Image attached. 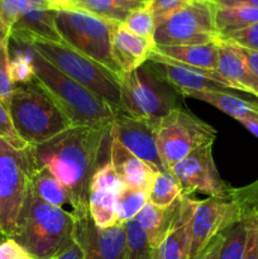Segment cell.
<instances>
[{
    "label": "cell",
    "instance_id": "6da1fadb",
    "mask_svg": "<svg viewBox=\"0 0 258 259\" xmlns=\"http://www.w3.org/2000/svg\"><path fill=\"white\" fill-rule=\"evenodd\" d=\"M110 129L71 126L46 143L30 146L33 159L47 169L89 210L90 181L101 166V154L110 146Z\"/></svg>",
    "mask_w": 258,
    "mask_h": 259
},
{
    "label": "cell",
    "instance_id": "7a4b0ae2",
    "mask_svg": "<svg viewBox=\"0 0 258 259\" xmlns=\"http://www.w3.org/2000/svg\"><path fill=\"white\" fill-rule=\"evenodd\" d=\"M32 61L35 75L33 82L60 106L73 126L111 128L116 110L110 104L61 72L33 48Z\"/></svg>",
    "mask_w": 258,
    "mask_h": 259
},
{
    "label": "cell",
    "instance_id": "3957f363",
    "mask_svg": "<svg viewBox=\"0 0 258 259\" xmlns=\"http://www.w3.org/2000/svg\"><path fill=\"white\" fill-rule=\"evenodd\" d=\"M8 109L15 131L28 146L46 143L73 126L60 106L34 82L15 86Z\"/></svg>",
    "mask_w": 258,
    "mask_h": 259
},
{
    "label": "cell",
    "instance_id": "277c9868",
    "mask_svg": "<svg viewBox=\"0 0 258 259\" xmlns=\"http://www.w3.org/2000/svg\"><path fill=\"white\" fill-rule=\"evenodd\" d=\"M75 219L40 200L30 189L17 240L35 259H50L71 240Z\"/></svg>",
    "mask_w": 258,
    "mask_h": 259
},
{
    "label": "cell",
    "instance_id": "5b68a950",
    "mask_svg": "<svg viewBox=\"0 0 258 259\" xmlns=\"http://www.w3.org/2000/svg\"><path fill=\"white\" fill-rule=\"evenodd\" d=\"M23 45L30 46L61 72L105 100L115 110H123L119 76L105 66L81 55L65 43L29 40L23 42Z\"/></svg>",
    "mask_w": 258,
    "mask_h": 259
},
{
    "label": "cell",
    "instance_id": "8992f818",
    "mask_svg": "<svg viewBox=\"0 0 258 259\" xmlns=\"http://www.w3.org/2000/svg\"><path fill=\"white\" fill-rule=\"evenodd\" d=\"M30 146L18 149L0 138V234L14 238L30 194Z\"/></svg>",
    "mask_w": 258,
    "mask_h": 259
},
{
    "label": "cell",
    "instance_id": "52a82bcc",
    "mask_svg": "<svg viewBox=\"0 0 258 259\" xmlns=\"http://www.w3.org/2000/svg\"><path fill=\"white\" fill-rule=\"evenodd\" d=\"M114 25L115 23L76 8L56 10V27L62 42L120 76L113 56Z\"/></svg>",
    "mask_w": 258,
    "mask_h": 259
},
{
    "label": "cell",
    "instance_id": "ba28073f",
    "mask_svg": "<svg viewBox=\"0 0 258 259\" xmlns=\"http://www.w3.org/2000/svg\"><path fill=\"white\" fill-rule=\"evenodd\" d=\"M156 136L159 158L169 171L195 149L214 143L217 131L192 114L175 108L159 119Z\"/></svg>",
    "mask_w": 258,
    "mask_h": 259
},
{
    "label": "cell",
    "instance_id": "9c48e42d",
    "mask_svg": "<svg viewBox=\"0 0 258 259\" xmlns=\"http://www.w3.org/2000/svg\"><path fill=\"white\" fill-rule=\"evenodd\" d=\"M217 5L211 0H191L156 24V47L205 45L220 39L215 25Z\"/></svg>",
    "mask_w": 258,
    "mask_h": 259
},
{
    "label": "cell",
    "instance_id": "30bf717a",
    "mask_svg": "<svg viewBox=\"0 0 258 259\" xmlns=\"http://www.w3.org/2000/svg\"><path fill=\"white\" fill-rule=\"evenodd\" d=\"M121 109L138 118L158 123L162 116L175 109L168 94L148 70L139 67L119 76Z\"/></svg>",
    "mask_w": 258,
    "mask_h": 259
},
{
    "label": "cell",
    "instance_id": "8fae6325",
    "mask_svg": "<svg viewBox=\"0 0 258 259\" xmlns=\"http://www.w3.org/2000/svg\"><path fill=\"white\" fill-rule=\"evenodd\" d=\"M212 144L200 147L185 157L169 171L177 177L184 190V196L192 192L209 195V197L230 200L233 190L220 177L212 158Z\"/></svg>",
    "mask_w": 258,
    "mask_h": 259
},
{
    "label": "cell",
    "instance_id": "7c38bea8",
    "mask_svg": "<svg viewBox=\"0 0 258 259\" xmlns=\"http://www.w3.org/2000/svg\"><path fill=\"white\" fill-rule=\"evenodd\" d=\"M240 218V210L235 201L209 197L197 201L190 222L189 259H200L210 243L228 225Z\"/></svg>",
    "mask_w": 258,
    "mask_h": 259
},
{
    "label": "cell",
    "instance_id": "4fadbf2b",
    "mask_svg": "<svg viewBox=\"0 0 258 259\" xmlns=\"http://www.w3.org/2000/svg\"><path fill=\"white\" fill-rule=\"evenodd\" d=\"M157 123L116 110L111 123V137L126 151L148 164L156 174L166 171L159 158L156 136Z\"/></svg>",
    "mask_w": 258,
    "mask_h": 259
},
{
    "label": "cell",
    "instance_id": "5bb4252c",
    "mask_svg": "<svg viewBox=\"0 0 258 259\" xmlns=\"http://www.w3.org/2000/svg\"><path fill=\"white\" fill-rule=\"evenodd\" d=\"M72 238L83 250V259H125V228L116 224L98 228L90 215L76 220Z\"/></svg>",
    "mask_w": 258,
    "mask_h": 259
},
{
    "label": "cell",
    "instance_id": "9a60e30c",
    "mask_svg": "<svg viewBox=\"0 0 258 259\" xmlns=\"http://www.w3.org/2000/svg\"><path fill=\"white\" fill-rule=\"evenodd\" d=\"M157 68V73L181 91H225L233 90L232 86L212 70L192 67L167 58L152 51L149 60Z\"/></svg>",
    "mask_w": 258,
    "mask_h": 259
},
{
    "label": "cell",
    "instance_id": "2e32d148",
    "mask_svg": "<svg viewBox=\"0 0 258 259\" xmlns=\"http://www.w3.org/2000/svg\"><path fill=\"white\" fill-rule=\"evenodd\" d=\"M30 189L40 200L71 215L75 222L89 215V210L83 209L73 195L47 169L38 166L34 159L30 171Z\"/></svg>",
    "mask_w": 258,
    "mask_h": 259
},
{
    "label": "cell",
    "instance_id": "e0dca14e",
    "mask_svg": "<svg viewBox=\"0 0 258 259\" xmlns=\"http://www.w3.org/2000/svg\"><path fill=\"white\" fill-rule=\"evenodd\" d=\"M153 39L139 37L123 23H115L113 29V56L121 73L142 67L154 50Z\"/></svg>",
    "mask_w": 258,
    "mask_h": 259
},
{
    "label": "cell",
    "instance_id": "ac0fdd59",
    "mask_svg": "<svg viewBox=\"0 0 258 259\" xmlns=\"http://www.w3.org/2000/svg\"><path fill=\"white\" fill-rule=\"evenodd\" d=\"M217 72L233 90L245 91L258 99V78L250 71L238 46L220 40Z\"/></svg>",
    "mask_w": 258,
    "mask_h": 259
},
{
    "label": "cell",
    "instance_id": "d6986e66",
    "mask_svg": "<svg viewBox=\"0 0 258 259\" xmlns=\"http://www.w3.org/2000/svg\"><path fill=\"white\" fill-rule=\"evenodd\" d=\"M10 40L13 42H45L63 43L56 27V9L40 8L25 13L10 29Z\"/></svg>",
    "mask_w": 258,
    "mask_h": 259
},
{
    "label": "cell",
    "instance_id": "ffe728a7",
    "mask_svg": "<svg viewBox=\"0 0 258 259\" xmlns=\"http://www.w3.org/2000/svg\"><path fill=\"white\" fill-rule=\"evenodd\" d=\"M110 163L126 187L146 191L149 195L156 172L148 164L126 151L113 137L110 142Z\"/></svg>",
    "mask_w": 258,
    "mask_h": 259
},
{
    "label": "cell",
    "instance_id": "44dd1931",
    "mask_svg": "<svg viewBox=\"0 0 258 259\" xmlns=\"http://www.w3.org/2000/svg\"><path fill=\"white\" fill-rule=\"evenodd\" d=\"M219 40L205 43V45L189 46H166L154 47V52L167 58L177 61L192 67L217 71L219 58Z\"/></svg>",
    "mask_w": 258,
    "mask_h": 259
},
{
    "label": "cell",
    "instance_id": "7402d4cb",
    "mask_svg": "<svg viewBox=\"0 0 258 259\" xmlns=\"http://www.w3.org/2000/svg\"><path fill=\"white\" fill-rule=\"evenodd\" d=\"M181 94L210 104L235 120L247 116H258V103L244 100L227 91H181Z\"/></svg>",
    "mask_w": 258,
    "mask_h": 259
},
{
    "label": "cell",
    "instance_id": "603a6c76",
    "mask_svg": "<svg viewBox=\"0 0 258 259\" xmlns=\"http://www.w3.org/2000/svg\"><path fill=\"white\" fill-rule=\"evenodd\" d=\"M73 8L113 23H124L133 10L144 4L132 0H72Z\"/></svg>",
    "mask_w": 258,
    "mask_h": 259
},
{
    "label": "cell",
    "instance_id": "cb8c5ba5",
    "mask_svg": "<svg viewBox=\"0 0 258 259\" xmlns=\"http://www.w3.org/2000/svg\"><path fill=\"white\" fill-rule=\"evenodd\" d=\"M192 218V217H191ZM191 218L180 222L152 252V259H189L190 255V222Z\"/></svg>",
    "mask_w": 258,
    "mask_h": 259
},
{
    "label": "cell",
    "instance_id": "d4e9b609",
    "mask_svg": "<svg viewBox=\"0 0 258 259\" xmlns=\"http://www.w3.org/2000/svg\"><path fill=\"white\" fill-rule=\"evenodd\" d=\"M258 23V9L248 7H217L215 25L220 37Z\"/></svg>",
    "mask_w": 258,
    "mask_h": 259
},
{
    "label": "cell",
    "instance_id": "484cf974",
    "mask_svg": "<svg viewBox=\"0 0 258 259\" xmlns=\"http://www.w3.org/2000/svg\"><path fill=\"white\" fill-rule=\"evenodd\" d=\"M116 192L98 190L89 194V215L98 228L116 225Z\"/></svg>",
    "mask_w": 258,
    "mask_h": 259
},
{
    "label": "cell",
    "instance_id": "4316f807",
    "mask_svg": "<svg viewBox=\"0 0 258 259\" xmlns=\"http://www.w3.org/2000/svg\"><path fill=\"white\" fill-rule=\"evenodd\" d=\"M247 220L240 212V218L222 232V243L218 259H243L247 244Z\"/></svg>",
    "mask_w": 258,
    "mask_h": 259
},
{
    "label": "cell",
    "instance_id": "83f0119b",
    "mask_svg": "<svg viewBox=\"0 0 258 259\" xmlns=\"http://www.w3.org/2000/svg\"><path fill=\"white\" fill-rule=\"evenodd\" d=\"M184 196V190L171 171L156 174L149 190L148 201L158 207H168Z\"/></svg>",
    "mask_w": 258,
    "mask_h": 259
},
{
    "label": "cell",
    "instance_id": "f1b7e54d",
    "mask_svg": "<svg viewBox=\"0 0 258 259\" xmlns=\"http://www.w3.org/2000/svg\"><path fill=\"white\" fill-rule=\"evenodd\" d=\"M148 192L141 190L124 187L116 195V223L125 225L136 219L142 209L148 202Z\"/></svg>",
    "mask_w": 258,
    "mask_h": 259
},
{
    "label": "cell",
    "instance_id": "f546056e",
    "mask_svg": "<svg viewBox=\"0 0 258 259\" xmlns=\"http://www.w3.org/2000/svg\"><path fill=\"white\" fill-rule=\"evenodd\" d=\"M15 45L17 48L10 57V76L14 83L29 85L35 77L32 61V48L23 43H15Z\"/></svg>",
    "mask_w": 258,
    "mask_h": 259
},
{
    "label": "cell",
    "instance_id": "4dcf8cb0",
    "mask_svg": "<svg viewBox=\"0 0 258 259\" xmlns=\"http://www.w3.org/2000/svg\"><path fill=\"white\" fill-rule=\"evenodd\" d=\"M126 238L125 259H152V248L149 245L146 232L136 219L131 220L124 225Z\"/></svg>",
    "mask_w": 258,
    "mask_h": 259
},
{
    "label": "cell",
    "instance_id": "1f68e13d",
    "mask_svg": "<svg viewBox=\"0 0 258 259\" xmlns=\"http://www.w3.org/2000/svg\"><path fill=\"white\" fill-rule=\"evenodd\" d=\"M40 8L51 7L45 0H0V19L10 33L12 27L22 15L30 10L40 9Z\"/></svg>",
    "mask_w": 258,
    "mask_h": 259
},
{
    "label": "cell",
    "instance_id": "d6a6232c",
    "mask_svg": "<svg viewBox=\"0 0 258 259\" xmlns=\"http://www.w3.org/2000/svg\"><path fill=\"white\" fill-rule=\"evenodd\" d=\"M123 24L134 34L139 35V37L148 38V39H153L156 20H154L153 14H152V12L147 5L133 10L126 17L125 22Z\"/></svg>",
    "mask_w": 258,
    "mask_h": 259
},
{
    "label": "cell",
    "instance_id": "836d02e7",
    "mask_svg": "<svg viewBox=\"0 0 258 259\" xmlns=\"http://www.w3.org/2000/svg\"><path fill=\"white\" fill-rule=\"evenodd\" d=\"M124 187H125V185L115 172L113 164L110 163V159L108 162H104L96 169L90 181V191L106 190V191H114L118 194Z\"/></svg>",
    "mask_w": 258,
    "mask_h": 259
},
{
    "label": "cell",
    "instance_id": "e575fe53",
    "mask_svg": "<svg viewBox=\"0 0 258 259\" xmlns=\"http://www.w3.org/2000/svg\"><path fill=\"white\" fill-rule=\"evenodd\" d=\"M10 37L0 42V100L9 105L10 98L14 93L15 83L10 76Z\"/></svg>",
    "mask_w": 258,
    "mask_h": 259
},
{
    "label": "cell",
    "instance_id": "d590c367",
    "mask_svg": "<svg viewBox=\"0 0 258 259\" xmlns=\"http://www.w3.org/2000/svg\"><path fill=\"white\" fill-rule=\"evenodd\" d=\"M220 40L258 52V23L220 37Z\"/></svg>",
    "mask_w": 258,
    "mask_h": 259
},
{
    "label": "cell",
    "instance_id": "8d00e7d4",
    "mask_svg": "<svg viewBox=\"0 0 258 259\" xmlns=\"http://www.w3.org/2000/svg\"><path fill=\"white\" fill-rule=\"evenodd\" d=\"M0 138L18 149H24L28 147V144L20 138L18 132L15 131L9 109L2 100H0Z\"/></svg>",
    "mask_w": 258,
    "mask_h": 259
},
{
    "label": "cell",
    "instance_id": "74e56055",
    "mask_svg": "<svg viewBox=\"0 0 258 259\" xmlns=\"http://www.w3.org/2000/svg\"><path fill=\"white\" fill-rule=\"evenodd\" d=\"M189 2L191 0H151L147 7L153 14L157 24Z\"/></svg>",
    "mask_w": 258,
    "mask_h": 259
},
{
    "label": "cell",
    "instance_id": "f35d334b",
    "mask_svg": "<svg viewBox=\"0 0 258 259\" xmlns=\"http://www.w3.org/2000/svg\"><path fill=\"white\" fill-rule=\"evenodd\" d=\"M27 250L13 238H7L0 243V259H18Z\"/></svg>",
    "mask_w": 258,
    "mask_h": 259
},
{
    "label": "cell",
    "instance_id": "ab89813d",
    "mask_svg": "<svg viewBox=\"0 0 258 259\" xmlns=\"http://www.w3.org/2000/svg\"><path fill=\"white\" fill-rule=\"evenodd\" d=\"M56 258L57 259H83V250L81 249L80 245L76 243V240L73 239V238H71L70 242L56 253Z\"/></svg>",
    "mask_w": 258,
    "mask_h": 259
},
{
    "label": "cell",
    "instance_id": "60d3db41",
    "mask_svg": "<svg viewBox=\"0 0 258 259\" xmlns=\"http://www.w3.org/2000/svg\"><path fill=\"white\" fill-rule=\"evenodd\" d=\"M217 7H248L257 8L258 0H211Z\"/></svg>",
    "mask_w": 258,
    "mask_h": 259
},
{
    "label": "cell",
    "instance_id": "b9f144b4",
    "mask_svg": "<svg viewBox=\"0 0 258 259\" xmlns=\"http://www.w3.org/2000/svg\"><path fill=\"white\" fill-rule=\"evenodd\" d=\"M240 52L244 56L245 61H247L248 66H249L250 71L253 72V75L258 78V52L257 51H250L247 48L239 47Z\"/></svg>",
    "mask_w": 258,
    "mask_h": 259
},
{
    "label": "cell",
    "instance_id": "7bdbcfd3",
    "mask_svg": "<svg viewBox=\"0 0 258 259\" xmlns=\"http://www.w3.org/2000/svg\"><path fill=\"white\" fill-rule=\"evenodd\" d=\"M220 243H222V232H220V234L218 235L211 243H210V245L206 248V250L202 253V255L200 257V259H218Z\"/></svg>",
    "mask_w": 258,
    "mask_h": 259
},
{
    "label": "cell",
    "instance_id": "ee69618b",
    "mask_svg": "<svg viewBox=\"0 0 258 259\" xmlns=\"http://www.w3.org/2000/svg\"><path fill=\"white\" fill-rule=\"evenodd\" d=\"M244 128H247L253 136L258 138V116H247V118L237 119Z\"/></svg>",
    "mask_w": 258,
    "mask_h": 259
},
{
    "label": "cell",
    "instance_id": "f6af8a7d",
    "mask_svg": "<svg viewBox=\"0 0 258 259\" xmlns=\"http://www.w3.org/2000/svg\"><path fill=\"white\" fill-rule=\"evenodd\" d=\"M46 3L50 4L51 8L58 10V9H70L73 8L72 0H45Z\"/></svg>",
    "mask_w": 258,
    "mask_h": 259
},
{
    "label": "cell",
    "instance_id": "bcb514c9",
    "mask_svg": "<svg viewBox=\"0 0 258 259\" xmlns=\"http://www.w3.org/2000/svg\"><path fill=\"white\" fill-rule=\"evenodd\" d=\"M247 192L258 209V182H255V184L252 185V186L247 187Z\"/></svg>",
    "mask_w": 258,
    "mask_h": 259
},
{
    "label": "cell",
    "instance_id": "7dc6e473",
    "mask_svg": "<svg viewBox=\"0 0 258 259\" xmlns=\"http://www.w3.org/2000/svg\"><path fill=\"white\" fill-rule=\"evenodd\" d=\"M10 37V33H9V29H8L7 27L4 25V23L2 22V19H0V42H3V40L8 39V38Z\"/></svg>",
    "mask_w": 258,
    "mask_h": 259
},
{
    "label": "cell",
    "instance_id": "c3c4849f",
    "mask_svg": "<svg viewBox=\"0 0 258 259\" xmlns=\"http://www.w3.org/2000/svg\"><path fill=\"white\" fill-rule=\"evenodd\" d=\"M18 259H35V258L33 257L32 254H29V253H28V252H25L24 254H23V255H20V257L18 258Z\"/></svg>",
    "mask_w": 258,
    "mask_h": 259
},
{
    "label": "cell",
    "instance_id": "681fc988",
    "mask_svg": "<svg viewBox=\"0 0 258 259\" xmlns=\"http://www.w3.org/2000/svg\"><path fill=\"white\" fill-rule=\"evenodd\" d=\"M132 2H136V3H139V4L147 5L149 2H151V0H132Z\"/></svg>",
    "mask_w": 258,
    "mask_h": 259
},
{
    "label": "cell",
    "instance_id": "f907efd6",
    "mask_svg": "<svg viewBox=\"0 0 258 259\" xmlns=\"http://www.w3.org/2000/svg\"><path fill=\"white\" fill-rule=\"evenodd\" d=\"M50 259H57V258H56V255H53V257L50 258Z\"/></svg>",
    "mask_w": 258,
    "mask_h": 259
}]
</instances>
